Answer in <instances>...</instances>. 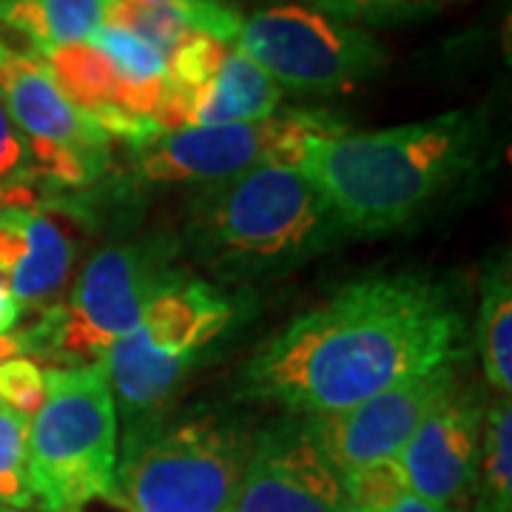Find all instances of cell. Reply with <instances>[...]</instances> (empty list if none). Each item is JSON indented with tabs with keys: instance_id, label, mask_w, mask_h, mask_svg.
<instances>
[{
	"instance_id": "1",
	"label": "cell",
	"mask_w": 512,
	"mask_h": 512,
	"mask_svg": "<svg viewBox=\"0 0 512 512\" xmlns=\"http://www.w3.org/2000/svg\"><path fill=\"white\" fill-rule=\"evenodd\" d=\"M464 356V313L447 285L416 274L350 282L296 316L242 367L245 399L336 416Z\"/></svg>"
},
{
	"instance_id": "2",
	"label": "cell",
	"mask_w": 512,
	"mask_h": 512,
	"mask_svg": "<svg viewBox=\"0 0 512 512\" xmlns=\"http://www.w3.org/2000/svg\"><path fill=\"white\" fill-rule=\"evenodd\" d=\"M487 140V117L456 109L379 131L308 137L296 165L322 191L342 228L390 234L473 177Z\"/></svg>"
},
{
	"instance_id": "3",
	"label": "cell",
	"mask_w": 512,
	"mask_h": 512,
	"mask_svg": "<svg viewBox=\"0 0 512 512\" xmlns=\"http://www.w3.org/2000/svg\"><path fill=\"white\" fill-rule=\"evenodd\" d=\"M342 231L322 191L299 165L265 160L214 183L194 208L202 254L228 271L271 274L325 248Z\"/></svg>"
},
{
	"instance_id": "4",
	"label": "cell",
	"mask_w": 512,
	"mask_h": 512,
	"mask_svg": "<svg viewBox=\"0 0 512 512\" xmlns=\"http://www.w3.org/2000/svg\"><path fill=\"white\" fill-rule=\"evenodd\" d=\"M26 453L43 512L117 490V404L103 362L46 370V402L29 419Z\"/></svg>"
},
{
	"instance_id": "5",
	"label": "cell",
	"mask_w": 512,
	"mask_h": 512,
	"mask_svg": "<svg viewBox=\"0 0 512 512\" xmlns=\"http://www.w3.org/2000/svg\"><path fill=\"white\" fill-rule=\"evenodd\" d=\"M254 439L217 416L171 421L126 436L117 490L134 512H231Z\"/></svg>"
},
{
	"instance_id": "6",
	"label": "cell",
	"mask_w": 512,
	"mask_h": 512,
	"mask_svg": "<svg viewBox=\"0 0 512 512\" xmlns=\"http://www.w3.org/2000/svg\"><path fill=\"white\" fill-rule=\"evenodd\" d=\"M237 49L279 89L302 94L353 92L387 66L384 46L362 26L328 18L305 3H279L242 20Z\"/></svg>"
},
{
	"instance_id": "7",
	"label": "cell",
	"mask_w": 512,
	"mask_h": 512,
	"mask_svg": "<svg viewBox=\"0 0 512 512\" xmlns=\"http://www.w3.org/2000/svg\"><path fill=\"white\" fill-rule=\"evenodd\" d=\"M0 103L32 151L43 185L94 183L111 160V140L55 86L43 60L0 29Z\"/></svg>"
},
{
	"instance_id": "8",
	"label": "cell",
	"mask_w": 512,
	"mask_h": 512,
	"mask_svg": "<svg viewBox=\"0 0 512 512\" xmlns=\"http://www.w3.org/2000/svg\"><path fill=\"white\" fill-rule=\"evenodd\" d=\"M348 123L333 111H285L259 123L191 126L168 131L140 154V174L148 183H225L265 163H299L308 137L345 134Z\"/></svg>"
},
{
	"instance_id": "9",
	"label": "cell",
	"mask_w": 512,
	"mask_h": 512,
	"mask_svg": "<svg viewBox=\"0 0 512 512\" xmlns=\"http://www.w3.org/2000/svg\"><path fill=\"white\" fill-rule=\"evenodd\" d=\"M168 271L140 245H111L77 276L69 305L60 308L55 350L69 359H103L106 350L140 325L151 291Z\"/></svg>"
},
{
	"instance_id": "10",
	"label": "cell",
	"mask_w": 512,
	"mask_h": 512,
	"mask_svg": "<svg viewBox=\"0 0 512 512\" xmlns=\"http://www.w3.org/2000/svg\"><path fill=\"white\" fill-rule=\"evenodd\" d=\"M458 365L427 370L336 416L305 421L322 456L339 473L399 458L419 424L456 390Z\"/></svg>"
},
{
	"instance_id": "11",
	"label": "cell",
	"mask_w": 512,
	"mask_h": 512,
	"mask_svg": "<svg viewBox=\"0 0 512 512\" xmlns=\"http://www.w3.org/2000/svg\"><path fill=\"white\" fill-rule=\"evenodd\" d=\"M231 512H348V498L302 421L256 436Z\"/></svg>"
},
{
	"instance_id": "12",
	"label": "cell",
	"mask_w": 512,
	"mask_h": 512,
	"mask_svg": "<svg viewBox=\"0 0 512 512\" xmlns=\"http://www.w3.org/2000/svg\"><path fill=\"white\" fill-rule=\"evenodd\" d=\"M484 441V410L456 390L421 421L399 453L410 495L441 512H464L473 498Z\"/></svg>"
},
{
	"instance_id": "13",
	"label": "cell",
	"mask_w": 512,
	"mask_h": 512,
	"mask_svg": "<svg viewBox=\"0 0 512 512\" xmlns=\"http://www.w3.org/2000/svg\"><path fill=\"white\" fill-rule=\"evenodd\" d=\"M231 319L234 308L214 285L168 274L146 299L137 333L157 353L197 365L202 350L225 333Z\"/></svg>"
},
{
	"instance_id": "14",
	"label": "cell",
	"mask_w": 512,
	"mask_h": 512,
	"mask_svg": "<svg viewBox=\"0 0 512 512\" xmlns=\"http://www.w3.org/2000/svg\"><path fill=\"white\" fill-rule=\"evenodd\" d=\"M72 265V242L37 208H0V279L20 305L55 299Z\"/></svg>"
},
{
	"instance_id": "15",
	"label": "cell",
	"mask_w": 512,
	"mask_h": 512,
	"mask_svg": "<svg viewBox=\"0 0 512 512\" xmlns=\"http://www.w3.org/2000/svg\"><path fill=\"white\" fill-rule=\"evenodd\" d=\"M282 100L276 80L239 49H228L220 72L197 94L191 126H231L259 123L274 117Z\"/></svg>"
},
{
	"instance_id": "16",
	"label": "cell",
	"mask_w": 512,
	"mask_h": 512,
	"mask_svg": "<svg viewBox=\"0 0 512 512\" xmlns=\"http://www.w3.org/2000/svg\"><path fill=\"white\" fill-rule=\"evenodd\" d=\"M111 0H3L0 29L20 37L37 57L52 49L86 43L106 23Z\"/></svg>"
},
{
	"instance_id": "17",
	"label": "cell",
	"mask_w": 512,
	"mask_h": 512,
	"mask_svg": "<svg viewBox=\"0 0 512 512\" xmlns=\"http://www.w3.org/2000/svg\"><path fill=\"white\" fill-rule=\"evenodd\" d=\"M478 353L487 382L498 393L512 390V274L510 256H498L481 276Z\"/></svg>"
},
{
	"instance_id": "18",
	"label": "cell",
	"mask_w": 512,
	"mask_h": 512,
	"mask_svg": "<svg viewBox=\"0 0 512 512\" xmlns=\"http://www.w3.org/2000/svg\"><path fill=\"white\" fill-rule=\"evenodd\" d=\"M40 60L57 89L83 114H92L94 109L109 103H120V92H123L120 77L114 74L109 60L89 43L60 46L46 52Z\"/></svg>"
},
{
	"instance_id": "19",
	"label": "cell",
	"mask_w": 512,
	"mask_h": 512,
	"mask_svg": "<svg viewBox=\"0 0 512 512\" xmlns=\"http://www.w3.org/2000/svg\"><path fill=\"white\" fill-rule=\"evenodd\" d=\"M473 512H512V407L510 396L493 404L484 424L473 484Z\"/></svg>"
},
{
	"instance_id": "20",
	"label": "cell",
	"mask_w": 512,
	"mask_h": 512,
	"mask_svg": "<svg viewBox=\"0 0 512 512\" xmlns=\"http://www.w3.org/2000/svg\"><path fill=\"white\" fill-rule=\"evenodd\" d=\"M106 23L120 26L131 35L143 37L163 57L177 46H183L191 35H197L185 12L177 3H151V0H111L106 9Z\"/></svg>"
},
{
	"instance_id": "21",
	"label": "cell",
	"mask_w": 512,
	"mask_h": 512,
	"mask_svg": "<svg viewBox=\"0 0 512 512\" xmlns=\"http://www.w3.org/2000/svg\"><path fill=\"white\" fill-rule=\"evenodd\" d=\"M86 43L109 60L123 86H154L165 80V57L154 46H148L143 37L131 35L120 26L103 23L86 37Z\"/></svg>"
},
{
	"instance_id": "22",
	"label": "cell",
	"mask_w": 512,
	"mask_h": 512,
	"mask_svg": "<svg viewBox=\"0 0 512 512\" xmlns=\"http://www.w3.org/2000/svg\"><path fill=\"white\" fill-rule=\"evenodd\" d=\"M29 419L0 404V507L29 510L35 507V495L29 487Z\"/></svg>"
},
{
	"instance_id": "23",
	"label": "cell",
	"mask_w": 512,
	"mask_h": 512,
	"mask_svg": "<svg viewBox=\"0 0 512 512\" xmlns=\"http://www.w3.org/2000/svg\"><path fill=\"white\" fill-rule=\"evenodd\" d=\"M37 188L32 151L0 103V208H32Z\"/></svg>"
},
{
	"instance_id": "24",
	"label": "cell",
	"mask_w": 512,
	"mask_h": 512,
	"mask_svg": "<svg viewBox=\"0 0 512 512\" xmlns=\"http://www.w3.org/2000/svg\"><path fill=\"white\" fill-rule=\"evenodd\" d=\"M339 476L348 498V512H382L410 493L399 458L365 464Z\"/></svg>"
},
{
	"instance_id": "25",
	"label": "cell",
	"mask_w": 512,
	"mask_h": 512,
	"mask_svg": "<svg viewBox=\"0 0 512 512\" xmlns=\"http://www.w3.org/2000/svg\"><path fill=\"white\" fill-rule=\"evenodd\" d=\"M225 55H228V46L220 40L191 35L183 46H177L165 57V83L177 92L191 94L197 103V94L220 72Z\"/></svg>"
},
{
	"instance_id": "26",
	"label": "cell",
	"mask_w": 512,
	"mask_h": 512,
	"mask_svg": "<svg viewBox=\"0 0 512 512\" xmlns=\"http://www.w3.org/2000/svg\"><path fill=\"white\" fill-rule=\"evenodd\" d=\"M313 9L350 26H396L439 9V0H313Z\"/></svg>"
},
{
	"instance_id": "27",
	"label": "cell",
	"mask_w": 512,
	"mask_h": 512,
	"mask_svg": "<svg viewBox=\"0 0 512 512\" xmlns=\"http://www.w3.org/2000/svg\"><path fill=\"white\" fill-rule=\"evenodd\" d=\"M46 402V373L29 356H12L0 362V404L32 419Z\"/></svg>"
},
{
	"instance_id": "28",
	"label": "cell",
	"mask_w": 512,
	"mask_h": 512,
	"mask_svg": "<svg viewBox=\"0 0 512 512\" xmlns=\"http://www.w3.org/2000/svg\"><path fill=\"white\" fill-rule=\"evenodd\" d=\"M23 316V305L15 299V293L9 291V285L0 279V336H9Z\"/></svg>"
},
{
	"instance_id": "29",
	"label": "cell",
	"mask_w": 512,
	"mask_h": 512,
	"mask_svg": "<svg viewBox=\"0 0 512 512\" xmlns=\"http://www.w3.org/2000/svg\"><path fill=\"white\" fill-rule=\"evenodd\" d=\"M382 512H441L436 510V507H430V504H424L421 498H416V495H404V498H399L393 507H387V510Z\"/></svg>"
},
{
	"instance_id": "30",
	"label": "cell",
	"mask_w": 512,
	"mask_h": 512,
	"mask_svg": "<svg viewBox=\"0 0 512 512\" xmlns=\"http://www.w3.org/2000/svg\"><path fill=\"white\" fill-rule=\"evenodd\" d=\"M12 356H23L20 339L15 336V333H9V336H0V362H3V359H12Z\"/></svg>"
},
{
	"instance_id": "31",
	"label": "cell",
	"mask_w": 512,
	"mask_h": 512,
	"mask_svg": "<svg viewBox=\"0 0 512 512\" xmlns=\"http://www.w3.org/2000/svg\"><path fill=\"white\" fill-rule=\"evenodd\" d=\"M151 3H191V0H151Z\"/></svg>"
},
{
	"instance_id": "32",
	"label": "cell",
	"mask_w": 512,
	"mask_h": 512,
	"mask_svg": "<svg viewBox=\"0 0 512 512\" xmlns=\"http://www.w3.org/2000/svg\"><path fill=\"white\" fill-rule=\"evenodd\" d=\"M0 512H18V510H9V507H0Z\"/></svg>"
},
{
	"instance_id": "33",
	"label": "cell",
	"mask_w": 512,
	"mask_h": 512,
	"mask_svg": "<svg viewBox=\"0 0 512 512\" xmlns=\"http://www.w3.org/2000/svg\"><path fill=\"white\" fill-rule=\"evenodd\" d=\"M0 3H3V0H0Z\"/></svg>"
}]
</instances>
